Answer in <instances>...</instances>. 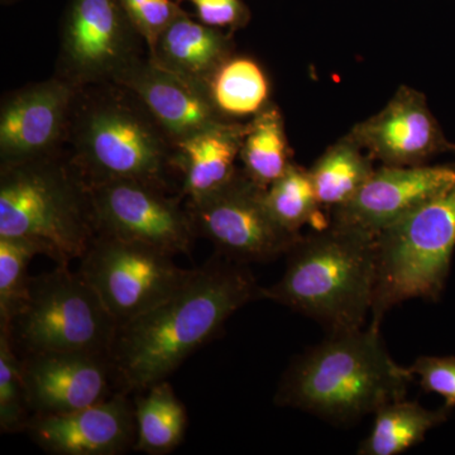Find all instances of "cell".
<instances>
[{
    "instance_id": "cell-20",
    "label": "cell",
    "mask_w": 455,
    "mask_h": 455,
    "mask_svg": "<svg viewBox=\"0 0 455 455\" xmlns=\"http://www.w3.org/2000/svg\"><path fill=\"white\" fill-rule=\"evenodd\" d=\"M208 90L215 109L228 121H250L272 103L268 74L250 56L233 53L212 74Z\"/></svg>"
},
{
    "instance_id": "cell-26",
    "label": "cell",
    "mask_w": 455,
    "mask_h": 455,
    "mask_svg": "<svg viewBox=\"0 0 455 455\" xmlns=\"http://www.w3.org/2000/svg\"><path fill=\"white\" fill-rule=\"evenodd\" d=\"M44 248L31 239L0 236V325L7 326L29 295V262Z\"/></svg>"
},
{
    "instance_id": "cell-18",
    "label": "cell",
    "mask_w": 455,
    "mask_h": 455,
    "mask_svg": "<svg viewBox=\"0 0 455 455\" xmlns=\"http://www.w3.org/2000/svg\"><path fill=\"white\" fill-rule=\"evenodd\" d=\"M247 122L223 121L173 145V166L187 202L220 190L238 172Z\"/></svg>"
},
{
    "instance_id": "cell-7",
    "label": "cell",
    "mask_w": 455,
    "mask_h": 455,
    "mask_svg": "<svg viewBox=\"0 0 455 455\" xmlns=\"http://www.w3.org/2000/svg\"><path fill=\"white\" fill-rule=\"evenodd\" d=\"M20 357L42 352L109 355L118 323L79 274L68 265L32 276L25 307L7 326Z\"/></svg>"
},
{
    "instance_id": "cell-2",
    "label": "cell",
    "mask_w": 455,
    "mask_h": 455,
    "mask_svg": "<svg viewBox=\"0 0 455 455\" xmlns=\"http://www.w3.org/2000/svg\"><path fill=\"white\" fill-rule=\"evenodd\" d=\"M415 379L388 355L379 324L331 333L287 368L275 403L324 419L350 424L379 407L405 397Z\"/></svg>"
},
{
    "instance_id": "cell-31",
    "label": "cell",
    "mask_w": 455,
    "mask_h": 455,
    "mask_svg": "<svg viewBox=\"0 0 455 455\" xmlns=\"http://www.w3.org/2000/svg\"><path fill=\"white\" fill-rule=\"evenodd\" d=\"M4 4H7V3L14 2V0H2Z\"/></svg>"
},
{
    "instance_id": "cell-13",
    "label": "cell",
    "mask_w": 455,
    "mask_h": 455,
    "mask_svg": "<svg viewBox=\"0 0 455 455\" xmlns=\"http://www.w3.org/2000/svg\"><path fill=\"white\" fill-rule=\"evenodd\" d=\"M455 184L453 166L374 169L355 196L333 209L335 227L376 238L386 228Z\"/></svg>"
},
{
    "instance_id": "cell-19",
    "label": "cell",
    "mask_w": 455,
    "mask_h": 455,
    "mask_svg": "<svg viewBox=\"0 0 455 455\" xmlns=\"http://www.w3.org/2000/svg\"><path fill=\"white\" fill-rule=\"evenodd\" d=\"M235 53L232 36L204 25L182 11L161 33L147 56L161 68L200 85Z\"/></svg>"
},
{
    "instance_id": "cell-27",
    "label": "cell",
    "mask_w": 455,
    "mask_h": 455,
    "mask_svg": "<svg viewBox=\"0 0 455 455\" xmlns=\"http://www.w3.org/2000/svg\"><path fill=\"white\" fill-rule=\"evenodd\" d=\"M31 418L22 362L7 329L0 328V431L20 433L27 429Z\"/></svg>"
},
{
    "instance_id": "cell-10",
    "label": "cell",
    "mask_w": 455,
    "mask_h": 455,
    "mask_svg": "<svg viewBox=\"0 0 455 455\" xmlns=\"http://www.w3.org/2000/svg\"><path fill=\"white\" fill-rule=\"evenodd\" d=\"M143 41L119 0H70L61 25L59 76L77 88L113 83Z\"/></svg>"
},
{
    "instance_id": "cell-25",
    "label": "cell",
    "mask_w": 455,
    "mask_h": 455,
    "mask_svg": "<svg viewBox=\"0 0 455 455\" xmlns=\"http://www.w3.org/2000/svg\"><path fill=\"white\" fill-rule=\"evenodd\" d=\"M266 202L272 215L289 232L300 235L307 224L324 229V218L320 214L322 204L317 200L309 170L291 164L283 175L266 190Z\"/></svg>"
},
{
    "instance_id": "cell-12",
    "label": "cell",
    "mask_w": 455,
    "mask_h": 455,
    "mask_svg": "<svg viewBox=\"0 0 455 455\" xmlns=\"http://www.w3.org/2000/svg\"><path fill=\"white\" fill-rule=\"evenodd\" d=\"M83 90L56 75L8 95L0 109L2 164L56 155L70 134Z\"/></svg>"
},
{
    "instance_id": "cell-6",
    "label": "cell",
    "mask_w": 455,
    "mask_h": 455,
    "mask_svg": "<svg viewBox=\"0 0 455 455\" xmlns=\"http://www.w3.org/2000/svg\"><path fill=\"white\" fill-rule=\"evenodd\" d=\"M455 248V184L376 236L372 322L412 299L435 300Z\"/></svg>"
},
{
    "instance_id": "cell-14",
    "label": "cell",
    "mask_w": 455,
    "mask_h": 455,
    "mask_svg": "<svg viewBox=\"0 0 455 455\" xmlns=\"http://www.w3.org/2000/svg\"><path fill=\"white\" fill-rule=\"evenodd\" d=\"M348 136L385 166H421L455 151L427 107L423 92L401 86L381 112L358 123Z\"/></svg>"
},
{
    "instance_id": "cell-3",
    "label": "cell",
    "mask_w": 455,
    "mask_h": 455,
    "mask_svg": "<svg viewBox=\"0 0 455 455\" xmlns=\"http://www.w3.org/2000/svg\"><path fill=\"white\" fill-rule=\"evenodd\" d=\"M283 278L260 299L304 314L331 333L363 328L376 283V238L343 228L301 236L287 253Z\"/></svg>"
},
{
    "instance_id": "cell-4",
    "label": "cell",
    "mask_w": 455,
    "mask_h": 455,
    "mask_svg": "<svg viewBox=\"0 0 455 455\" xmlns=\"http://www.w3.org/2000/svg\"><path fill=\"white\" fill-rule=\"evenodd\" d=\"M97 235L88 182L70 158L0 166V236L31 239L56 265H70Z\"/></svg>"
},
{
    "instance_id": "cell-21",
    "label": "cell",
    "mask_w": 455,
    "mask_h": 455,
    "mask_svg": "<svg viewBox=\"0 0 455 455\" xmlns=\"http://www.w3.org/2000/svg\"><path fill=\"white\" fill-rule=\"evenodd\" d=\"M137 394L139 396L134 400L137 439L133 451L149 455L170 454L181 444L187 434V407L167 379Z\"/></svg>"
},
{
    "instance_id": "cell-28",
    "label": "cell",
    "mask_w": 455,
    "mask_h": 455,
    "mask_svg": "<svg viewBox=\"0 0 455 455\" xmlns=\"http://www.w3.org/2000/svg\"><path fill=\"white\" fill-rule=\"evenodd\" d=\"M119 3L148 51L167 26L184 11L172 0H119Z\"/></svg>"
},
{
    "instance_id": "cell-5",
    "label": "cell",
    "mask_w": 455,
    "mask_h": 455,
    "mask_svg": "<svg viewBox=\"0 0 455 455\" xmlns=\"http://www.w3.org/2000/svg\"><path fill=\"white\" fill-rule=\"evenodd\" d=\"M116 88L89 98L83 90L68 134L71 163L88 184L134 180L170 191L172 142L130 92Z\"/></svg>"
},
{
    "instance_id": "cell-16",
    "label": "cell",
    "mask_w": 455,
    "mask_h": 455,
    "mask_svg": "<svg viewBox=\"0 0 455 455\" xmlns=\"http://www.w3.org/2000/svg\"><path fill=\"white\" fill-rule=\"evenodd\" d=\"M33 442L53 455H119L134 449V403L116 391L95 405L59 415L32 416L26 429Z\"/></svg>"
},
{
    "instance_id": "cell-9",
    "label": "cell",
    "mask_w": 455,
    "mask_h": 455,
    "mask_svg": "<svg viewBox=\"0 0 455 455\" xmlns=\"http://www.w3.org/2000/svg\"><path fill=\"white\" fill-rule=\"evenodd\" d=\"M172 257L149 245L98 235L77 272L121 325L166 300L191 277L196 268L179 267Z\"/></svg>"
},
{
    "instance_id": "cell-22",
    "label": "cell",
    "mask_w": 455,
    "mask_h": 455,
    "mask_svg": "<svg viewBox=\"0 0 455 455\" xmlns=\"http://www.w3.org/2000/svg\"><path fill=\"white\" fill-rule=\"evenodd\" d=\"M449 407L429 410L405 398L391 401L374 412L370 435L358 449L361 455H396L423 442L434 427L444 423Z\"/></svg>"
},
{
    "instance_id": "cell-15",
    "label": "cell",
    "mask_w": 455,
    "mask_h": 455,
    "mask_svg": "<svg viewBox=\"0 0 455 455\" xmlns=\"http://www.w3.org/2000/svg\"><path fill=\"white\" fill-rule=\"evenodd\" d=\"M32 416L68 414L114 394L109 355L88 352H42L20 357Z\"/></svg>"
},
{
    "instance_id": "cell-17",
    "label": "cell",
    "mask_w": 455,
    "mask_h": 455,
    "mask_svg": "<svg viewBox=\"0 0 455 455\" xmlns=\"http://www.w3.org/2000/svg\"><path fill=\"white\" fill-rule=\"evenodd\" d=\"M112 84L130 92L142 104L172 145L228 121L215 109L208 86L171 73L148 56L132 62Z\"/></svg>"
},
{
    "instance_id": "cell-23",
    "label": "cell",
    "mask_w": 455,
    "mask_h": 455,
    "mask_svg": "<svg viewBox=\"0 0 455 455\" xmlns=\"http://www.w3.org/2000/svg\"><path fill=\"white\" fill-rule=\"evenodd\" d=\"M239 161L245 175L263 188L272 182L292 164L283 112L275 103L247 122Z\"/></svg>"
},
{
    "instance_id": "cell-30",
    "label": "cell",
    "mask_w": 455,
    "mask_h": 455,
    "mask_svg": "<svg viewBox=\"0 0 455 455\" xmlns=\"http://www.w3.org/2000/svg\"><path fill=\"white\" fill-rule=\"evenodd\" d=\"M185 2L194 5L200 22L214 28L233 32L250 22V11L242 0H185Z\"/></svg>"
},
{
    "instance_id": "cell-1",
    "label": "cell",
    "mask_w": 455,
    "mask_h": 455,
    "mask_svg": "<svg viewBox=\"0 0 455 455\" xmlns=\"http://www.w3.org/2000/svg\"><path fill=\"white\" fill-rule=\"evenodd\" d=\"M253 300L260 287L245 263L212 257L166 300L118 325L109 352L116 387L131 394L166 381Z\"/></svg>"
},
{
    "instance_id": "cell-8",
    "label": "cell",
    "mask_w": 455,
    "mask_h": 455,
    "mask_svg": "<svg viewBox=\"0 0 455 455\" xmlns=\"http://www.w3.org/2000/svg\"><path fill=\"white\" fill-rule=\"evenodd\" d=\"M266 190L239 169L220 190L187 202L196 236L208 239L220 256L245 265L289 253L301 235L278 223L266 202Z\"/></svg>"
},
{
    "instance_id": "cell-24",
    "label": "cell",
    "mask_w": 455,
    "mask_h": 455,
    "mask_svg": "<svg viewBox=\"0 0 455 455\" xmlns=\"http://www.w3.org/2000/svg\"><path fill=\"white\" fill-rule=\"evenodd\" d=\"M372 161L348 134L329 147L309 170L322 206L334 209L352 200L372 175Z\"/></svg>"
},
{
    "instance_id": "cell-29",
    "label": "cell",
    "mask_w": 455,
    "mask_h": 455,
    "mask_svg": "<svg viewBox=\"0 0 455 455\" xmlns=\"http://www.w3.org/2000/svg\"><path fill=\"white\" fill-rule=\"evenodd\" d=\"M425 391L434 392L445 400V406L455 407V358L420 357L410 367Z\"/></svg>"
},
{
    "instance_id": "cell-11",
    "label": "cell",
    "mask_w": 455,
    "mask_h": 455,
    "mask_svg": "<svg viewBox=\"0 0 455 455\" xmlns=\"http://www.w3.org/2000/svg\"><path fill=\"white\" fill-rule=\"evenodd\" d=\"M98 235L190 254L197 238L187 208L169 191L134 180L88 184Z\"/></svg>"
}]
</instances>
